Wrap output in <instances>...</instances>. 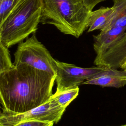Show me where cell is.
Segmentation results:
<instances>
[{
    "label": "cell",
    "mask_w": 126,
    "mask_h": 126,
    "mask_svg": "<svg viewBox=\"0 0 126 126\" xmlns=\"http://www.w3.org/2000/svg\"><path fill=\"white\" fill-rule=\"evenodd\" d=\"M0 73L2 111L20 113L46 103L53 94L56 76L26 64Z\"/></svg>",
    "instance_id": "1"
},
{
    "label": "cell",
    "mask_w": 126,
    "mask_h": 126,
    "mask_svg": "<svg viewBox=\"0 0 126 126\" xmlns=\"http://www.w3.org/2000/svg\"><path fill=\"white\" fill-rule=\"evenodd\" d=\"M91 12L84 0H41L40 22L78 38L88 29Z\"/></svg>",
    "instance_id": "2"
},
{
    "label": "cell",
    "mask_w": 126,
    "mask_h": 126,
    "mask_svg": "<svg viewBox=\"0 0 126 126\" xmlns=\"http://www.w3.org/2000/svg\"><path fill=\"white\" fill-rule=\"evenodd\" d=\"M41 0H23L11 12L0 31V41L7 48L22 42L37 29Z\"/></svg>",
    "instance_id": "3"
},
{
    "label": "cell",
    "mask_w": 126,
    "mask_h": 126,
    "mask_svg": "<svg viewBox=\"0 0 126 126\" xmlns=\"http://www.w3.org/2000/svg\"><path fill=\"white\" fill-rule=\"evenodd\" d=\"M13 64H26L56 76L54 59L47 48L37 39L34 33L19 43L14 53Z\"/></svg>",
    "instance_id": "4"
},
{
    "label": "cell",
    "mask_w": 126,
    "mask_h": 126,
    "mask_svg": "<svg viewBox=\"0 0 126 126\" xmlns=\"http://www.w3.org/2000/svg\"><path fill=\"white\" fill-rule=\"evenodd\" d=\"M66 107L58 105L50 98L43 104L23 113L2 112L0 113V126H12L18 123L30 121H39L57 123Z\"/></svg>",
    "instance_id": "5"
},
{
    "label": "cell",
    "mask_w": 126,
    "mask_h": 126,
    "mask_svg": "<svg viewBox=\"0 0 126 126\" xmlns=\"http://www.w3.org/2000/svg\"><path fill=\"white\" fill-rule=\"evenodd\" d=\"M54 66L56 72V92L79 87L86 80L106 68L98 66L81 67L74 64L61 62L55 59Z\"/></svg>",
    "instance_id": "6"
},
{
    "label": "cell",
    "mask_w": 126,
    "mask_h": 126,
    "mask_svg": "<svg viewBox=\"0 0 126 126\" xmlns=\"http://www.w3.org/2000/svg\"><path fill=\"white\" fill-rule=\"evenodd\" d=\"M126 61V32L104 53L96 55L94 64L107 68H120Z\"/></svg>",
    "instance_id": "7"
},
{
    "label": "cell",
    "mask_w": 126,
    "mask_h": 126,
    "mask_svg": "<svg viewBox=\"0 0 126 126\" xmlns=\"http://www.w3.org/2000/svg\"><path fill=\"white\" fill-rule=\"evenodd\" d=\"M126 32V14L119 18L106 30L94 36V49L96 55L104 53Z\"/></svg>",
    "instance_id": "8"
},
{
    "label": "cell",
    "mask_w": 126,
    "mask_h": 126,
    "mask_svg": "<svg viewBox=\"0 0 126 126\" xmlns=\"http://www.w3.org/2000/svg\"><path fill=\"white\" fill-rule=\"evenodd\" d=\"M82 85L119 88L126 85V70L107 68L84 81Z\"/></svg>",
    "instance_id": "9"
},
{
    "label": "cell",
    "mask_w": 126,
    "mask_h": 126,
    "mask_svg": "<svg viewBox=\"0 0 126 126\" xmlns=\"http://www.w3.org/2000/svg\"><path fill=\"white\" fill-rule=\"evenodd\" d=\"M113 7H102L92 11L88 24V32L95 30H101L108 23L113 12Z\"/></svg>",
    "instance_id": "10"
},
{
    "label": "cell",
    "mask_w": 126,
    "mask_h": 126,
    "mask_svg": "<svg viewBox=\"0 0 126 126\" xmlns=\"http://www.w3.org/2000/svg\"><path fill=\"white\" fill-rule=\"evenodd\" d=\"M79 87L67 89L61 92H56L54 94L51 96L50 99L58 105L66 108L77 97L79 94Z\"/></svg>",
    "instance_id": "11"
},
{
    "label": "cell",
    "mask_w": 126,
    "mask_h": 126,
    "mask_svg": "<svg viewBox=\"0 0 126 126\" xmlns=\"http://www.w3.org/2000/svg\"><path fill=\"white\" fill-rule=\"evenodd\" d=\"M113 10L110 18L100 31H104L109 28L119 18L126 14V0H113V5L112 6Z\"/></svg>",
    "instance_id": "12"
},
{
    "label": "cell",
    "mask_w": 126,
    "mask_h": 126,
    "mask_svg": "<svg viewBox=\"0 0 126 126\" xmlns=\"http://www.w3.org/2000/svg\"><path fill=\"white\" fill-rule=\"evenodd\" d=\"M23 0H0V31L13 10Z\"/></svg>",
    "instance_id": "13"
},
{
    "label": "cell",
    "mask_w": 126,
    "mask_h": 126,
    "mask_svg": "<svg viewBox=\"0 0 126 126\" xmlns=\"http://www.w3.org/2000/svg\"><path fill=\"white\" fill-rule=\"evenodd\" d=\"M8 48L0 41V73L13 66Z\"/></svg>",
    "instance_id": "14"
},
{
    "label": "cell",
    "mask_w": 126,
    "mask_h": 126,
    "mask_svg": "<svg viewBox=\"0 0 126 126\" xmlns=\"http://www.w3.org/2000/svg\"><path fill=\"white\" fill-rule=\"evenodd\" d=\"M54 123L39 121H30L23 122L12 126H54Z\"/></svg>",
    "instance_id": "15"
},
{
    "label": "cell",
    "mask_w": 126,
    "mask_h": 126,
    "mask_svg": "<svg viewBox=\"0 0 126 126\" xmlns=\"http://www.w3.org/2000/svg\"><path fill=\"white\" fill-rule=\"evenodd\" d=\"M105 0H84V1L87 7L92 11L97 4Z\"/></svg>",
    "instance_id": "16"
},
{
    "label": "cell",
    "mask_w": 126,
    "mask_h": 126,
    "mask_svg": "<svg viewBox=\"0 0 126 126\" xmlns=\"http://www.w3.org/2000/svg\"><path fill=\"white\" fill-rule=\"evenodd\" d=\"M1 109H2V107H1L0 104V113H1L2 112V110H1Z\"/></svg>",
    "instance_id": "17"
},
{
    "label": "cell",
    "mask_w": 126,
    "mask_h": 126,
    "mask_svg": "<svg viewBox=\"0 0 126 126\" xmlns=\"http://www.w3.org/2000/svg\"><path fill=\"white\" fill-rule=\"evenodd\" d=\"M126 126V124H125V125H121V126Z\"/></svg>",
    "instance_id": "18"
}]
</instances>
